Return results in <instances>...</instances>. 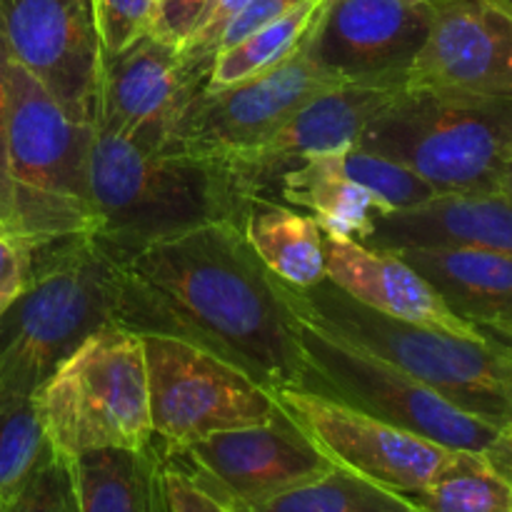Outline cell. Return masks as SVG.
<instances>
[{"mask_svg": "<svg viewBox=\"0 0 512 512\" xmlns=\"http://www.w3.org/2000/svg\"><path fill=\"white\" fill-rule=\"evenodd\" d=\"M338 85L345 83L320 70L300 45L275 68L228 88L198 90L185 105L168 150L215 160L243 153L268 140L310 100Z\"/></svg>", "mask_w": 512, "mask_h": 512, "instance_id": "30bf717a", "label": "cell"}, {"mask_svg": "<svg viewBox=\"0 0 512 512\" xmlns=\"http://www.w3.org/2000/svg\"><path fill=\"white\" fill-rule=\"evenodd\" d=\"M140 340L160 453L225 430L270 423L278 415V403L265 385L203 345L165 333H140Z\"/></svg>", "mask_w": 512, "mask_h": 512, "instance_id": "9c48e42d", "label": "cell"}, {"mask_svg": "<svg viewBox=\"0 0 512 512\" xmlns=\"http://www.w3.org/2000/svg\"><path fill=\"white\" fill-rule=\"evenodd\" d=\"M323 5L325 0H305L290 13L265 23L263 28L250 33L248 38L220 50L213 63H210V70L200 90L228 88L238 80H245L250 75H258L283 63L288 55H293L303 45L305 35L313 28Z\"/></svg>", "mask_w": 512, "mask_h": 512, "instance_id": "cb8c5ba5", "label": "cell"}, {"mask_svg": "<svg viewBox=\"0 0 512 512\" xmlns=\"http://www.w3.org/2000/svg\"><path fill=\"white\" fill-rule=\"evenodd\" d=\"M245 512H418L405 495L370 483L350 470H328L320 478L275 495Z\"/></svg>", "mask_w": 512, "mask_h": 512, "instance_id": "484cf974", "label": "cell"}, {"mask_svg": "<svg viewBox=\"0 0 512 512\" xmlns=\"http://www.w3.org/2000/svg\"><path fill=\"white\" fill-rule=\"evenodd\" d=\"M160 455L193 475L235 512L258 508L335 468L283 410L270 423L225 430Z\"/></svg>", "mask_w": 512, "mask_h": 512, "instance_id": "7c38bea8", "label": "cell"}, {"mask_svg": "<svg viewBox=\"0 0 512 512\" xmlns=\"http://www.w3.org/2000/svg\"><path fill=\"white\" fill-rule=\"evenodd\" d=\"M160 448H103L73 458L80 512H168Z\"/></svg>", "mask_w": 512, "mask_h": 512, "instance_id": "603a6c76", "label": "cell"}, {"mask_svg": "<svg viewBox=\"0 0 512 512\" xmlns=\"http://www.w3.org/2000/svg\"><path fill=\"white\" fill-rule=\"evenodd\" d=\"M50 443L43 433L33 398L0 403V503L15 493L48 455Z\"/></svg>", "mask_w": 512, "mask_h": 512, "instance_id": "4316f807", "label": "cell"}, {"mask_svg": "<svg viewBox=\"0 0 512 512\" xmlns=\"http://www.w3.org/2000/svg\"><path fill=\"white\" fill-rule=\"evenodd\" d=\"M510 140L512 105L403 90L358 145L398 160L438 193H500Z\"/></svg>", "mask_w": 512, "mask_h": 512, "instance_id": "52a82bcc", "label": "cell"}, {"mask_svg": "<svg viewBox=\"0 0 512 512\" xmlns=\"http://www.w3.org/2000/svg\"><path fill=\"white\" fill-rule=\"evenodd\" d=\"M480 105H512V18L490 0H435L405 88Z\"/></svg>", "mask_w": 512, "mask_h": 512, "instance_id": "9a60e30c", "label": "cell"}, {"mask_svg": "<svg viewBox=\"0 0 512 512\" xmlns=\"http://www.w3.org/2000/svg\"><path fill=\"white\" fill-rule=\"evenodd\" d=\"M8 50L0 40V210L5 213L13 235V223H10V210H13V190H10L8 178V148H5V123H8Z\"/></svg>", "mask_w": 512, "mask_h": 512, "instance_id": "e575fe53", "label": "cell"}, {"mask_svg": "<svg viewBox=\"0 0 512 512\" xmlns=\"http://www.w3.org/2000/svg\"><path fill=\"white\" fill-rule=\"evenodd\" d=\"M240 230L265 268L290 288H310L325 280V233L310 215L258 195L245 203Z\"/></svg>", "mask_w": 512, "mask_h": 512, "instance_id": "7402d4cb", "label": "cell"}, {"mask_svg": "<svg viewBox=\"0 0 512 512\" xmlns=\"http://www.w3.org/2000/svg\"><path fill=\"white\" fill-rule=\"evenodd\" d=\"M338 158L343 173L358 185H363L388 213L413 208V205L425 203L438 193L433 185L425 183L418 173L405 168L403 163L360 148V145L343 150Z\"/></svg>", "mask_w": 512, "mask_h": 512, "instance_id": "83f0119b", "label": "cell"}, {"mask_svg": "<svg viewBox=\"0 0 512 512\" xmlns=\"http://www.w3.org/2000/svg\"><path fill=\"white\" fill-rule=\"evenodd\" d=\"M93 140V123L70 118L33 75L10 60L5 148L13 235L33 243L95 235L88 185Z\"/></svg>", "mask_w": 512, "mask_h": 512, "instance_id": "5b68a950", "label": "cell"}, {"mask_svg": "<svg viewBox=\"0 0 512 512\" xmlns=\"http://www.w3.org/2000/svg\"><path fill=\"white\" fill-rule=\"evenodd\" d=\"M323 250L325 280L355 303L400 323L443 330L460 338H483L473 323L453 313L438 290L393 250L370 248L335 235H323Z\"/></svg>", "mask_w": 512, "mask_h": 512, "instance_id": "ac0fdd59", "label": "cell"}, {"mask_svg": "<svg viewBox=\"0 0 512 512\" xmlns=\"http://www.w3.org/2000/svg\"><path fill=\"white\" fill-rule=\"evenodd\" d=\"M120 265L123 328L193 340L270 393L305 385L308 365L288 290L255 255L238 220L155 240Z\"/></svg>", "mask_w": 512, "mask_h": 512, "instance_id": "6da1fadb", "label": "cell"}, {"mask_svg": "<svg viewBox=\"0 0 512 512\" xmlns=\"http://www.w3.org/2000/svg\"><path fill=\"white\" fill-rule=\"evenodd\" d=\"M490 3L498 5L500 10H505V13H508L510 18H512V0H490Z\"/></svg>", "mask_w": 512, "mask_h": 512, "instance_id": "f35d334b", "label": "cell"}, {"mask_svg": "<svg viewBox=\"0 0 512 512\" xmlns=\"http://www.w3.org/2000/svg\"><path fill=\"white\" fill-rule=\"evenodd\" d=\"M160 480H163V500L168 512H235L225 500L203 488L193 475L165 458Z\"/></svg>", "mask_w": 512, "mask_h": 512, "instance_id": "4dcf8cb0", "label": "cell"}, {"mask_svg": "<svg viewBox=\"0 0 512 512\" xmlns=\"http://www.w3.org/2000/svg\"><path fill=\"white\" fill-rule=\"evenodd\" d=\"M0 235H10V225H8V218H5L3 210H0Z\"/></svg>", "mask_w": 512, "mask_h": 512, "instance_id": "ab89813d", "label": "cell"}, {"mask_svg": "<svg viewBox=\"0 0 512 512\" xmlns=\"http://www.w3.org/2000/svg\"><path fill=\"white\" fill-rule=\"evenodd\" d=\"M88 185L95 238L118 260L200 225L240 223L248 203L220 160L150 153L105 130H95Z\"/></svg>", "mask_w": 512, "mask_h": 512, "instance_id": "3957f363", "label": "cell"}, {"mask_svg": "<svg viewBox=\"0 0 512 512\" xmlns=\"http://www.w3.org/2000/svg\"><path fill=\"white\" fill-rule=\"evenodd\" d=\"M160 0H93L95 23L105 55L128 48L155 25Z\"/></svg>", "mask_w": 512, "mask_h": 512, "instance_id": "f546056e", "label": "cell"}, {"mask_svg": "<svg viewBox=\"0 0 512 512\" xmlns=\"http://www.w3.org/2000/svg\"><path fill=\"white\" fill-rule=\"evenodd\" d=\"M195 93L180 50L150 30L103 58L93 125L150 153H163Z\"/></svg>", "mask_w": 512, "mask_h": 512, "instance_id": "2e32d148", "label": "cell"}, {"mask_svg": "<svg viewBox=\"0 0 512 512\" xmlns=\"http://www.w3.org/2000/svg\"><path fill=\"white\" fill-rule=\"evenodd\" d=\"M0 512H80L73 460L50 448L28 480L0 503Z\"/></svg>", "mask_w": 512, "mask_h": 512, "instance_id": "f1b7e54d", "label": "cell"}, {"mask_svg": "<svg viewBox=\"0 0 512 512\" xmlns=\"http://www.w3.org/2000/svg\"><path fill=\"white\" fill-rule=\"evenodd\" d=\"M33 243L20 235H0V315L20 298L30 280Z\"/></svg>", "mask_w": 512, "mask_h": 512, "instance_id": "1f68e13d", "label": "cell"}, {"mask_svg": "<svg viewBox=\"0 0 512 512\" xmlns=\"http://www.w3.org/2000/svg\"><path fill=\"white\" fill-rule=\"evenodd\" d=\"M508 480H510V483H512V475H510V478H508Z\"/></svg>", "mask_w": 512, "mask_h": 512, "instance_id": "b9f144b4", "label": "cell"}, {"mask_svg": "<svg viewBox=\"0 0 512 512\" xmlns=\"http://www.w3.org/2000/svg\"><path fill=\"white\" fill-rule=\"evenodd\" d=\"M365 245L405 248H480L512 253V198L505 193H435L425 203L375 220Z\"/></svg>", "mask_w": 512, "mask_h": 512, "instance_id": "d6986e66", "label": "cell"}, {"mask_svg": "<svg viewBox=\"0 0 512 512\" xmlns=\"http://www.w3.org/2000/svg\"><path fill=\"white\" fill-rule=\"evenodd\" d=\"M338 155H315L285 170L278 178L280 198L315 218L325 235L365 243L388 210L343 173Z\"/></svg>", "mask_w": 512, "mask_h": 512, "instance_id": "44dd1931", "label": "cell"}, {"mask_svg": "<svg viewBox=\"0 0 512 512\" xmlns=\"http://www.w3.org/2000/svg\"><path fill=\"white\" fill-rule=\"evenodd\" d=\"M478 333L483 335L485 340H490L493 345H498L500 350L512 355V318L508 320H495V323H480L475 325Z\"/></svg>", "mask_w": 512, "mask_h": 512, "instance_id": "8d00e7d4", "label": "cell"}, {"mask_svg": "<svg viewBox=\"0 0 512 512\" xmlns=\"http://www.w3.org/2000/svg\"><path fill=\"white\" fill-rule=\"evenodd\" d=\"M293 308L295 328L308 365L305 388L333 395L373 418L433 440L448 450L488 453L490 445L503 433L478 415L460 410L398 365L310 320L295 303Z\"/></svg>", "mask_w": 512, "mask_h": 512, "instance_id": "ba28073f", "label": "cell"}, {"mask_svg": "<svg viewBox=\"0 0 512 512\" xmlns=\"http://www.w3.org/2000/svg\"><path fill=\"white\" fill-rule=\"evenodd\" d=\"M208 5L210 0H160L153 33L183 50V45L203 20Z\"/></svg>", "mask_w": 512, "mask_h": 512, "instance_id": "d6a6232c", "label": "cell"}, {"mask_svg": "<svg viewBox=\"0 0 512 512\" xmlns=\"http://www.w3.org/2000/svg\"><path fill=\"white\" fill-rule=\"evenodd\" d=\"M0 40L70 118L93 123L105 58L93 0H0Z\"/></svg>", "mask_w": 512, "mask_h": 512, "instance_id": "5bb4252c", "label": "cell"}, {"mask_svg": "<svg viewBox=\"0 0 512 512\" xmlns=\"http://www.w3.org/2000/svg\"><path fill=\"white\" fill-rule=\"evenodd\" d=\"M433 13L435 0H325L305 53L338 83L403 90Z\"/></svg>", "mask_w": 512, "mask_h": 512, "instance_id": "4fadbf2b", "label": "cell"}, {"mask_svg": "<svg viewBox=\"0 0 512 512\" xmlns=\"http://www.w3.org/2000/svg\"><path fill=\"white\" fill-rule=\"evenodd\" d=\"M300 3H305V0H248L245 8L240 10L228 25H225L223 35H220L218 40V48H215V55H218L220 50L230 48L233 43H238V40L248 38L250 33L263 28V25L270 23V20L290 13V10L298 8Z\"/></svg>", "mask_w": 512, "mask_h": 512, "instance_id": "836d02e7", "label": "cell"}, {"mask_svg": "<svg viewBox=\"0 0 512 512\" xmlns=\"http://www.w3.org/2000/svg\"><path fill=\"white\" fill-rule=\"evenodd\" d=\"M508 160H512V140H510V155H508Z\"/></svg>", "mask_w": 512, "mask_h": 512, "instance_id": "60d3db41", "label": "cell"}, {"mask_svg": "<svg viewBox=\"0 0 512 512\" xmlns=\"http://www.w3.org/2000/svg\"><path fill=\"white\" fill-rule=\"evenodd\" d=\"M288 285V283H285ZM293 303L323 328L398 365L485 423L512 428V355L485 338H460L385 318L323 280L290 288Z\"/></svg>", "mask_w": 512, "mask_h": 512, "instance_id": "277c9868", "label": "cell"}, {"mask_svg": "<svg viewBox=\"0 0 512 512\" xmlns=\"http://www.w3.org/2000/svg\"><path fill=\"white\" fill-rule=\"evenodd\" d=\"M120 310L123 265L103 240L68 235L33 243L28 285L0 315V403L33 398L90 333L120 325Z\"/></svg>", "mask_w": 512, "mask_h": 512, "instance_id": "7a4b0ae2", "label": "cell"}, {"mask_svg": "<svg viewBox=\"0 0 512 512\" xmlns=\"http://www.w3.org/2000/svg\"><path fill=\"white\" fill-rule=\"evenodd\" d=\"M33 405L50 448L70 460L153 445L140 333L118 323L90 333L35 390Z\"/></svg>", "mask_w": 512, "mask_h": 512, "instance_id": "8992f818", "label": "cell"}, {"mask_svg": "<svg viewBox=\"0 0 512 512\" xmlns=\"http://www.w3.org/2000/svg\"><path fill=\"white\" fill-rule=\"evenodd\" d=\"M485 458H488L490 463H493L495 468L505 475V478H510L512 475V428H505L503 433L498 435V440L490 445V450L485 453Z\"/></svg>", "mask_w": 512, "mask_h": 512, "instance_id": "d590c367", "label": "cell"}, {"mask_svg": "<svg viewBox=\"0 0 512 512\" xmlns=\"http://www.w3.org/2000/svg\"><path fill=\"white\" fill-rule=\"evenodd\" d=\"M403 90L380 85L345 83L300 108L288 123L255 148L223 158L235 188L248 198H258L278 183L280 175L303 160L325 153L355 148L365 128L393 103Z\"/></svg>", "mask_w": 512, "mask_h": 512, "instance_id": "e0dca14e", "label": "cell"}, {"mask_svg": "<svg viewBox=\"0 0 512 512\" xmlns=\"http://www.w3.org/2000/svg\"><path fill=\"white\" fill-rule=\"evenodd\" d=\"M468 323L512 318V253L480 248L393 250Z\"/></svg>", "mask_w": 512, "mask_h": 512, "instance_id": "ffe728a7", "label": "cell"}, {"mask_svg": "<svg viewBox=\"0 0 512 512\" xmlns=\"http://www.w3.org/2000/svg\"><path fill=\"white\" fill-rule=\"evenodd\" d=\"M278 408L333 460L370 483L400 495L423 490L453 450L373 418L320 390L293 385L273 390Z\"/></svg>", "mask_w": 512, "mask_h": 512, "instance_id": "8fae6325", "label": "cell"}, {"mask_svg": "<svg viewBox=\"0 0 512 512\" xmlns=\"http://www.w3.org/2000/svg\"><path fill=\"white\" fill-rule=\"evenodd\" d=\"M500 193L510 195L512 198V160H508L503 168V178H500Z\"/></svg>", "mask_w": 512, "mask_h": 512, "instance_id": "74e56055", "label": "cell"}, {"mask_svg": "<svg viewBox=\"0 0 512 512\" xmlns=\"http://www.w3.org/2000/svg\"><path fill=\"white\" fill-rule=\"evenodd\" d=\"M405 498L418 512H512V483L485 453L453 450L445 468Z\"/></svg>", "mask_w": 512, "mask_h": 512, "instance_id": "d4e9b609", "label": "cell"}]
</instances>
